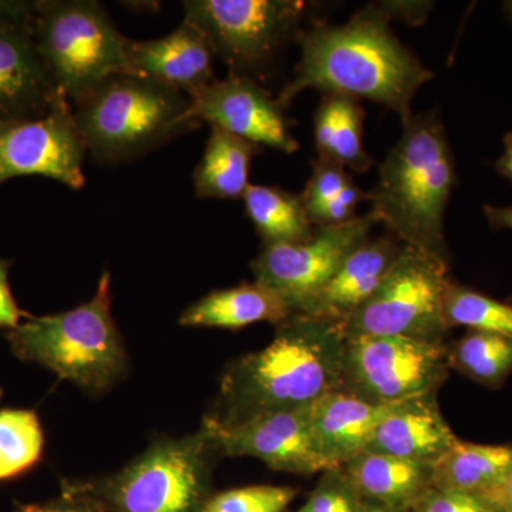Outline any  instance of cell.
I'll return each instance as SVG.
<instances>
[{"label": "cell", "mask_w": 512, "mask_h": 512, "mask_svg": "<svg viewBox=\"0 0 512 512\" xmlns=\"http://www.w3.org/2000/svg\"><path fill=\"white\" fill-rule=\"evenodd\" d=\"M389 20L380 6H367L343 25L303 29L296 39L301 60L276 99L288 109L303 90L315 89L375 101L402 124L409 120L414 96L434 73L394 36Z\"/></svg>", "instance_id": "obj_1"}, {"label": "cell", "mask_w": 512, "mask_h": 512, "mask_svg": "<svg viewBox=\"0 0 512 512\" xmlns=\"http://www.w3.org/2000/svg\"><path fill=\"white\" fill-rule=\"evenodd\" d=\"M345 345V323L292 313L276 325L266 348L228 367L217 407L204 421L234 427L264 414L312 406L339 389Z\"/></svg>", "instance_id": "obj_2"}, {"label": "cell", "mask_w": 512, "mask_h": 512, "mask_svg": "<svg viewBox=\"0 0 512 512\" xmlns=\"http://www.w3.org/2000/svg\"><path fill=\"white\" fill-rule=\"evenodd\" d=\"M456 183L453 151L439 116L413 114L379 165L367 194L370 212L403 247L448 262L444 220Z\"/></svg>", "instance_id": "obj_3"}, {"label": "cell", "mask_w": 512, "mask_h": 512, "mask_svg": "<svg viewBox=\"0 0 512 512\" xmlns=\"http://www.w3.org/2000/svg\"><path fill=\"white\" fill-rule=\"evenodd\" d=\"M87 154L130 163L201 126L191 97L134 73L113 74L72 104Z\"/></svg>", "instance_id": "obj_4"}, {"label": "cell", "mask_w": 512, "mask_h": 512, "mask_svg": "<svg viewBox=\"0 0 512 512\" xmlns=\"http://www.w3.org/2000/svg\"><path fill=\"white\" fill-rule=\"evenodd\" d=\"M110 274L101 275L89 302L56 315L29 316L9 330L13 355L37 363L90 394H100L123 379L127 355L111 315Z\"/></svg>", "instance_id": "obj_5"}, {"label": "cell", "mask_w": 512, "mask_h": 512, "mask_svg": "<svg viewBox=\"0 0 512 512\" xmlns=\"http://www.w3.org/2000/svg\"><path fill=\"white\" fill-rule=\"evenodd\" d=\"M35 35L57 90L72 104L113 74L133 73L130 39L96 0H37Z\"/></svg>", "instance_id": "obj_6"}, {"label": "cell", "mask_w": 512, "mask_h": 512, "mask_svg": "<svg viewBox=\"0 0 512 512\" xmlns=\"http://www.w3.org/2000/svg\"><path fill=\"white\" fill-rule=\"evenodd\" d=\"M218 456L204 426L183 439L158 440L100 485L113 512H202Z\"/></svg>", "instance_id": "obj_7"}, {"label": "cell", "mask_w": 512, "mask_h": 512, "mask_svg": "<svg viewBox=\"0 0 512 512\" xmlns=\"http://www.w3.org/2000/svg\"><path fill=\"white\" fill-rule=\"evenodd\" d=\"M183 9L184 20L204 33L231 76L259 83L301 35L311 6L299 0H185Z\"/></svg>", "instance_id": "obj_8"}, {"label": "cell", "mask_w": 512, "mask_h": 512, "mask_svg": "<svg viewBox=\"0 0 512 512\" xmlns=\"http://www.w3.org/2000/svg\"><path fill=\"white\" fill-rule=\"evenodd\" d=\"M448 262L402 247L376 292L345 323L346 338L400 336L444 343Z\"/></svg>", "instance_id": "obj_9"}, {"label": "cell", "mask_w": 512, "mask_h": 512, "mask_svg": "<svg viewBox=\"0 0 512 512\" xmlns=\"http://www.w3.org/2000/svg\"><path fill=\"white\" fill-rule=\"evenodd\" d=\"M447 348L400 336L346 338L340 389L377 406L437 393L451 369Z\"/></svg>", "instance_id": "obj_10"}, {"label": "cell", "mask_w": 512, "mask_h": 512, "mask_svg": "<svg viewBox=\"0 0 512 512\" xmlns=\"http://www.w3.org/2000/svg\"><path fill=\"white\" fill-rule=\"evenodd\" d=\"M379 224L372 212L340 225H318L296 244L266 245L252 262L255 282L281 295L293 313L301 312Z\"/></svg>", "instance_id": "obj_11"}, {"label": "cell", "mask_w": 512, "mask_h": 512, "mask_svg": "<svg viewBox=\"0 0 512 512\" xmlns=\"http://www.w3.org/2000/svg\"><path fill=\"white\" fill-rule=\"evenodd\" d=\"M86 156L72 103L64 94L45 116L0 124V185L16 177L42 175L80 190L86 184Z\"/></svg>", "instance_id": "obj_12"}, {"label": "cell", "mask_w": 512, "mask_h": 512, "mask_svg": "<svg viewBox=\"0 0 512 512\" xmlns=\"http://www.w3.org/2000/svg\"><path fill=\"white\" fill-rule=\"evenodd\" d=\"M37 0H0V124L45 116L60 96L36 43Z\"/></svg>", "instance_id": "obj_13"}, {"label": "cell", "mask_w": 512, "mask_h": 512, "mask_svg": "<svg viewBox=\"0 0 512 512\" xmlns=\"http://www.w3.org/2000/svg\"><path fill=\"white\" fill-rule=\"evenodd\" d=\"M312 406L264 414L234 427L204 420L202 426L210 431L218 456L255 457L272 470L312 476L332 468L316 446Z\"/></svg>", "instance_id": "obj_14"}, {"label": "cell", "mask_w": 512, "mask_h": 512, "mask_svg": "<svg viewBox=\"0 0 512 512\" xmlns=\"http://www.w3.org/2000/svg\"><path fill=\"white\" fill-rule=\"evenodd\" d=\"M191 100L192 114L201 124H211L259 147L286 154L299 150L285 107L255 80L228 74Z\"/></svg>", "instance_id": "obj_15"}, {"label": "cell", "mask_w": 512, "mask_h": 512, "mask_svg": "<svg viewBox=\"0 0 512 512\" xmlns=\"http://www.w3.org/2000/svg\"><path fill=\"white\" fill-rule=\"evenodd\" d=\"M131 72L195 97L214 83V57L207 37L183 20L170 35L151 40H128Z\"/></svg>", "instance_id": "obj_16"}, {"label": "cell", "mask_w": 512, "mask_h": 512, "mask_svg": "<svg viewBox=\"0 0 512 512\" xmlns=\"http://www.w3.org/2000/svg\"><path fill=\"white\" fill-rule=\"evenodd\" d=\"M403 245L387 232L367 239L299 313L346 323L376 292Z\"/></svg>", "instance_id": "obj_17"}, {"label": "cell", "mask_w": 512, "mask_h": 512, "mask_svg": "<svg viewBox=\"0 0 512 512\" xmlns=\"http://www.w3.org/2000/svg\"><path fill=\"white\" fill-rule=\"evenodd\" d=\"M457 440L440 412L437 393H429L397 404L366 451L434 466Z\"/></svg>", "instance_id": "obj_18"}, {"label": "cell", "mask_w": 512, "mask_h": 512, "mask_svg": "<svg viewBox=\"0 0 512 512\" xmlns=\"http://www.w3.org/2000/svg\"><path fill=\"white\" fill-rule=\"evenodd\" d=\"M397 404L377 406L340 387L313 404L312 427L316 446L329 466L342 467L366 451L377 427Z\"/></svg>", "instance_id": "obj_19"}, {"label": "cell", "mask_w": 512, "mask_h": 512, "mask_svg": "<svg viewBox=\"0 0 512 512\" xmlns=\"http://www.w3.org/2000/svg\"><path fill=\"white\" fill-rule=\"evenodd\" d=\"M342 468L360 498L394 511L409 512L433 487V466L389 454L363 451Z\"/></svg>", "instance_id": "obj_20"}, {"label": "cell", "mask_w": 512, "mask_h": 512, "mask_svg": "<svg viewBox=\"0 0 512 512\" xmlns=\"http://www.w3.org/2000/svg\"><path fill=\"white\" fill-rule=\"evenodd\" d=\"M293 313L281 295L254 282L208 293L183 312L180 325L191 328L242 329L258 322L274 325Z\"/></svg>", "instance_id": "obj_21"}, {"label": "cell", "mask_w": 512, "mask_h": 512, "mask_svg": "<svg viewBox=\"0 0 512 512\" xmlns=\"http://www.w3.org/2000/svg\"><path fill=\"white\" fill-rule=\"evenodd\" d=\"M259 151L261 147L251 141L211 127L204 156L192 175L197 197L204 200H242L251 184L252 160Z\"/></svg>", "instance_id": "obj_22"}, {"label": "cell", "mask_w": 512, "mask_h": 512, "mask_svg": "<svg viewBox=\"0 0 512 512\" xmlns=\"http://www.w3.org/2000/svg\"><path fill=\"white\" fill-rule=\"evenodd\" d=\"M512 467V446H487L458 439L433 466V487L487 498Z\"/></svg>", "instance_id": "obj_23"}, {"label": "cell", "mask_w": 512, "mask_h": 512, "mask_svg": "<svg viewBox=\"0 0 512 512\" xmlns=\"http://www.w3.org/2000/svg\"><path fill=\"white\" fill-rule=\"evenodd\" d=\"M365 111L359 100L343 94H326L313 121L319 158L356 173H366L373 161L363 147Z\"/></svg>", "instance_id": "obj_24"}, {"label": "cell", "mask_w": 512, "mask_h": 512, "mask_svg": "<svg viewBox=\"0 0 512 512\" xmlns=\"http://www.w3.org/2000/svg\"><path fill=\"white\" fill-rule=\"evenodd\" d=\"M245 214L266 245L296 244L312 237L302 195L268 185L249 184L244 197Z\"/></svg>", "instance_id": "obj_25"}, {"label": "cell", "mask_w": 512, "mask_h": 512, "mask_svg": "<svg viewBox=\"0 0 512 512\" xmlns=\"http://www.w3.org/2000/svg\"><path fill=\"white\" fill-rule=\"evenodd\" d=\"M447 349L451 369L491 389L503 386L512 373L510 336L471 330Z\"/></svg>", "instance_id": "obj_26"}, {"label": "cell", "mask_w": 512, "mask_h": 512, "mask_svg": "<svg viewBox=\"0 0 512 512\" xmlns=\"http://www.w3.org/2000/svg\"><path fill=\"white\" fill-rule=\"evenodd\" d=\"M45 433L33 410H0V481L23 476L37 466Z\"/></svg>", "instance_id": "obj_27"}, {"label": "cell", "mask_w": 512, "mask_h": 512, "mask_svg": "<svg viewBox=\"0 0 512 512\" xmlns=\"http://www.w3.org/2000/svg\"><path fill=\"white\" fill-rule=\"evenodd\" d=\"M443 312L448 329L464 326L474 332L512 338L511 303L497 301L451 279L444 291Z\"/></svg>", "instance_id": "obj_28"}, {"label": "cell", "mask_w": 512, "mask_h": 512, "mask_svg": "<svg viewBox=\"0 0 512 512\" xmlns=\"http://www.w3.org/2000/svg\"><path fill=\"white\" fill-rule=\"evenodd\" d=\"M296 495L284 485H249L210 497L202 512H285Z\"/></svg>", "instance_id": "obj_29"}, {"label": "cell", "mask_w": 512, "mask_h": 512, "mask_svg": "<svg viewBox=\"0 0 512 512\" xmlns=\"http://www.w3.org/2000/svg\"><path fill=\"white\" fill-rule=\"evenodd\" d=\"M360 495L342 467L323 471L315 490L298 512H359Z\"/></svg>", "instance_id": "obj_30"}, {"label": "cell", "mask_w": 512, "mask_h": 512, "mask_svg": "<svg viewBox=\"0 0 512 512\" xmlns=\"http://www.w3.org/2000/svg\"><path fill=\"white\" fill-rule=\"evenodd\" d=\"M350 183L353 181L346 173V168L340 167L332 161L318 158L313 163L311 178L306 184L305 191L301 194L309 220H311L312 214H315L319 208L328 204L333 198L338 197Z\"/></svg>", "instance_id": "obj_31"}, {"label": "cell", "mask_w": 512, "mask_h": 512, "mask_svg": "<svg viewBox=\"0 0 512 512\" xmlns=\"http://www.w3.org/2000/svg\"><path fill=\"white\" fill-rule=\"evenodd\" d=\"M409 512H501L480 495L457 493L431 487L421 495Z\"/></svg>", "instance_id": "obj_32"}, {"label": "cell", "mask_w": 512, "mask_h": 512, "mask_svg": "<svg viewBox=\"0 0 512 512\" xmlns=\"http://www.w3.org/2000/svg\"><path fill=\"white\" fill-rule=\"evenodd\" d=\"M106 503V501H104ZM18 512H113L109 505L87 494L86 487L69 485L59 500L46 504H19Z\"/></svg>", "instance_id": "obj_33"}, {"label": "cell", "mask_w": 512, "mask_h": 512, "mask_svg": "<svg viewBox=\"0 0 512 512\" xmlns=\"http://www.w3.org/2000/svg\"><path fill=\"white\" fill-rule=\"evenodd\" d=\"M12 262L0 258V329H15L25 315L16 303L9 284V271Z\"/></svg>", "instance_id": "obj_34"}, {"label": "cell", "mask_w": 512, "mask_h": 512, "mask_svg": "<svg viewBox=\"0 0 512 512\" xmlns=\"http://www.w3.org/2000/svg\"><path fill=\"white\" fill-rule=\"evenodd\" d=\"M484 215L488 224L494 229H511L512 231V205L510 207H495L484 205Z\"/></svg>", "instance_id": "obj_35"}, {"label": "cell", "mask_w": 512, "mask_h": 512, "mask_svg": "<svg viewBox=\"0 0 512 512\" xmlns=\"http://www.w3.org/2000/svg\"><path fill=\"white\" fill-rule=\"evenodd\" d=\"M487 500H490L501 512H512V467L504 483L493 494L488 495Z\"/></svg>", "instance_id": "obj_36"}, {"label": "cell", "mask_w": 512, "mask_h": 512, "mask_svg": "<svg viewBox=\"0 0 512 512\" xmlns=\"http://www.w3.org/2000/svg\"><path fill=\"white\" fill-rule=\"evenodd\" d=\"M495 170L512 183V131L504 137V153L495 163Z\"/></svg>", "instance_id": "obj_37"}, {"label": "cell", "mask_w": 512, "mask_h": 512, "mask_svg": "<svg viewBox=\"0 0 512 512\" xmlns=\"http://www.w3.org/2000/svg\"><path fill=\"white\" fill-rule=\"evenodd\" d=\"M359 512H399L394 511L392 508L384 507L382 504H377L375 501L363 500L360 501Z\"/></svg>", "instance_id": "obj_38"}, {"label": "cell", "mask_w": 512, "mask_h": 512, "mask_svg": "<svg viewBox=\"0 0 512 512\" xmlns=\"http://www.w3.org/2000/svg\"><path fill=\"white\" fill-rule=\"evenodd\" d=\"M503 10L505 16H507L508 20L512 23V0L510 2H505L503 5Z\"/></svg>", "instance_id": "obj_39"}]
</instances>
